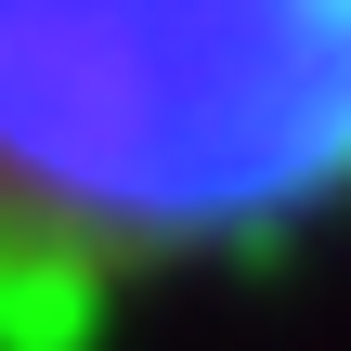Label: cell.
Here are the masks:
<instances>
[{
	"mask_svg": "<svg viewBox=\"0 0 351 351\" xmlns=\"http://www.w3.org/2000/svg\"><path fill=\"white\" fill-rule=\"evenodd\" d=\"M313 221H351V0H0V300Z\"/></svg>",
	"mask_w": 351,
	"mask_h": 351,
	"instance_id": "1",
	"label": "cell"
}]
</instances>
